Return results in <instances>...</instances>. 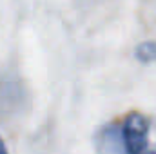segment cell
<instances>
[{
	"label": "cell",
	"mask_w": 156,
	"mask_h": 154,
	"mask_svg": "<svg viewBox=\"0 0 156 154\" xmlns=\"http://www.w3.org/2000/svg\"><path fill=\"white\" fill-rule=\"evenodd\" d=\"M125 154H144L149 138V121L140 113H131L120 123Z\"/></svg>",
	"instance_id": "6da1fadb"
},
{
	"label": "cell",
	"mask_w": 156,
	"mask_h": 154,
	"mask_svg": "<svg viewBox=\"0 0 156 154\" xmlns=\"http://www.w3.org/2000/svg\"><path fill=\"white\" fill-rule=\"evenodd\" d=\"M96 143H98V152L100 154H125L120 123H111L105 129H102Z\"/></svg>",
	"instance_id": "7a4b0ae2"
},
{
	"label": "cell",
	"mask_w": 156,
	"mask_h": 154,
	"mask_svg": "<svg viewBox=\"0 0 156 154\" xmlns=\"http://www.w3.org/2000/svg\"><path fill=\"white\" fill-rule=\"evenodd\" d=\"M136 58L140 62H154L156 60V42H144L136 49Z\"/></svg>",
	"instance_id": "3957f363"
},
{
	"label": "cell",
	"mask_w": 156,
	"mask_h": 154,
	"mask_svg": "<svg viewBox=\"0 0 156 154\" xmlns=\"http://www.w3.org/2000/svg\"><path fill=\"white\" fill-rule=\"evenodd\" d=\"M0 154H7V149H5V145H4L2 140H0Z\"/></svg>",
	"instance_id": "277c9868"
},
{
	"label": "cell",
	"mask_w": 156,
	"mask_h": 154,
	"mask_svg": "<svg viewBox=\"0 0 156 154\" xmlns=\"http://www.w3.org/2000/svg\"><path fill=\"white\" fill-rule=\"evenodd\" d=\"M149 154H156V152H149Z\"/></svg>",
	"instance_id": "5b68a950"
}]
</instances>
